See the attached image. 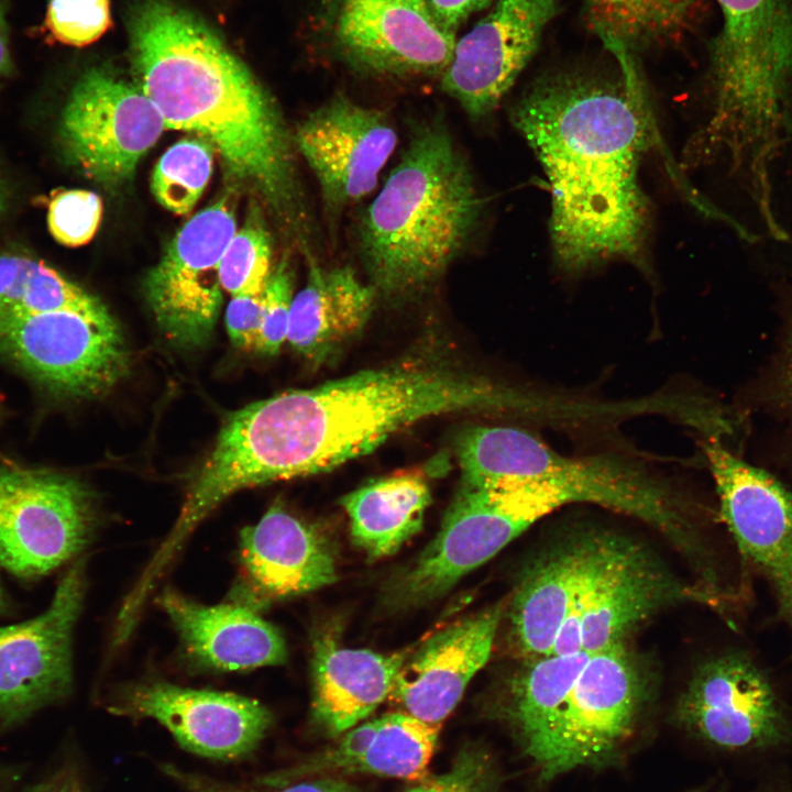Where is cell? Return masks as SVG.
<instances>
[{
    "label": "cell",
    "mask_w": 792,
    "mask_h": 792,
    "mask_svg": "<svg viewBox=\"0 0 792 792\" xmlns=\"http://www.w3.org/2000/svg\"><path fill=\"white\" fill-rule=\"evenodd\" d=\"M4 204H6V193H4V186H3L2 179L0 177V215L2 213V211L4 209Z\"/></svg>",
    "instance_id": "46"
},
{
    "label": "cell",
    "mask_w": 792,
    "mask_h": 792,
    "mask_svg": "<svg viewBox=\"0 0 792 792\" xmlns=\"http://www.w3.org/2000/svg\"><path fill=\"white\" fill-rule=\"evenodd\" d=\"M101 216L102 201L95 193L84 189L63 190L48 204L47 226L59 244L76 248L87 244L94 238Z\"/></svg>",
    "instance_id": "36"
},
{
    "label": "cell",
    "mask_w": 792,
    "mask_h": 792,
    "mask_svg": "<svg viewBox=\"0 0 792 792\" xmlns=\"http://www.w3.org/2000/svg\"><path fill=\"white\" fill-rule=\"evenodd\" d=\"M496 773L482 748H463L451 768L405 792H495Z\"/></svg>",
    "instance_id": "38"
},
{
    "label": "cell",
    "mask_w": 792,
    "mask_h": 792,
    "mask_svg": "<svg viewBox=\"0 0 792 792\" xmlns=\"http://www.w3.org/2000/svg\"><path fill=\"white\" fill-rule=\"evenodd\" d=\"M0 356L55 395L92 398L122 380L129 350L109 311H52L0 326Z\"/></svg>",
    "instance_id": "11"
},
{
    "label": "cell",
    "mask_w": 792,
    "mask_h": 792,
    "mask_svg": "<svg viewBox=\"0 0 792 792\" xmlns=\"http://www.w3.org/2000/svg\"><path fill=\"white\" fill-rule=\"evenodd\" d=\"M293 286V272L285 257L271 272L265 286L262 326L255 352L275 355L287 341Z\"/></svg>",
    "instance_id": "37"
},
{
    "label": "cell",
    "mask_w": 792,
    "mask_h": 792,
    "mask_svg": "<svg viewBox=\"0 0 792 792\" xmlns=\"http://www.w3.org/2000/svg\"><path fill=\"white\" fill-rule=\"evenodd\" d=\"M678 716L703 740L732 750L776 747L792 732L773 670L745 645L726 647L696 666Z\"/></svg>",
    "instance_id": "10"
},
{
    "label": "cell",
    "mask_w": 792,
    "mask_h": 792,
    "mask_svg": "<svg viewBox=\"0 0 792 792\" xmlns=\"http://www.w3.org/2000/svg\"><path fill=\"white\" fill-rule=\"evenodd\" d=\"M377 294L350 266L308 257L305 286L292 301L287 341L309 362H327L366 324Z\"/></svg>",
    "instance_id": "26"
},
{
    "label": "cell",
    "mask_w": 792,
    "mask_h": 792,
    "mask_svg": "<svg viewBox=\"0 0 792 792\" xmlns=\"http://www.w3.org/2000/svg\"><path fill=\"white\" fill-rule=\"evenodd\" d=\"M686 154H688L693 161H695L696 163H703V164H704V163H707V162H712V161H713V158H707V157H704V156H702L701 154H698V153L692 147L691 143H690V145H689V147H688ZM769 162H770V161H769ZM769 162L763 163V164H746V165H747L748 172H751V173H760V172H765V170H766L767 164H768ZM733 166H734L735 168H737V169H740V168L745 167V164H738V165L733 164Z\"/></svg>",
    "instance_id": "44"
},
{
    "label": "cell",
    "mask_w": 792,
    "mask_h": 792,
    "mask_svg": "<svg viewBox=\"0 0 792 792\" xmlns=\"http://www.w3.org/2000/svg\"><path fill=\"white\" fill-rule=\"evenodd\" d=\"M702 438L718 498V519L745 571L766 582L777 617L792 634V491L729 449L724 439Z\"/></svg>",
    "instance_id": "9"
},
{
    "label": "cell",
    "mask_w": 792,
    "mask_h": 792,
    "mask_svg": "<svg viewBox=\"0 0 792 792\" xmlns=\"http://www.w3.org/2000/svg\"><path fill=\"white\" fill-rule=\"evenodd\" d=\"M112 24L109 0H50L37 35L48 44L85 47Z\"/></svg>",
    "instance_id": "35"
},
{
    "label": "cell",
    "mask_w": 792,
    "mask_h": 792,
    "mask_svg": "<svg viewBox=\"0 0 792 792\" xmlns=\"http://www.w3.org/2000/svg\"><path fill=\"white\" fill-rule=\"evenodd\" d=\"M26 792H85L77 776L70 770H59Z\"/></svg>",
    "instance_id": "43"
},
{
    "label": "cell",
    "mask_w": 792,
    "mask_h": 792,
    "mask_svg": "<svg viewBox=\"0 0 792 792\" xmlns=\"http://www.w3.org/2000/svg\"><path fill=\"white\" fill-rule=\"evenodd\" d=\"M404 661L399 653L343 648L319 637L312 657L317 723L332 736L353 728L391 695Z\"/></svg>",
    "instance_id": "27"
},
{
    "label": "cell",
    "mask_w": 792,
    "mask_h": 792,
    "mask_svg": "<svg viewBox=\"0 0 792 792\" xmlns=\"http://www.w3.org/2000/svg\"><path fill=\"white\" fill-rule=\"evenodd\" d=\"M495 0H426L432 19L447 33L455 35L457 30L472 14L493 4Z\"/></svg>",
    "instance_id": "41"
},
{
    "label": "cell",
    "mask_w": 792,
    "mask_h": 792,
    "mask_svg": "<svg viewBox=\"0 0 792 792\" xmlns=\"http://www.w3.org/2000/svg\"><path fill=\"white\" fill-rule=\"evenodd\" d=\"M562 0H495L457 41L441 89L472 119L492 113L539 48Z\"/></svg>",
    "instance_id": "19"
},
{
    "label": "cell",
    "mask_w": 792,
    "mask_h": 792,
    "mask_svg": "<svg viewBox=\"0 0 792 792\" xmlns=\"http://www.w3.org/2000/svg\"><path fill=\"white\" fill-rule=\"evenodd\" d=\"M271 274V240L258 210L235 231L219 264L222 289L231 297L265 289Z\"/></svg>",
    "instance_id": "34"
},
{
    "label": "cell",
    "mask_w": 792,
    "mask_h": 792,
    "mask_svg": "<svg viewBox=\"0 0 792 792\" xmlns=\"http://www.w3.org/2000/svg\"><path fill=\"white\" fill-rule=\"evenodd\" d=\"M86 590L84 560L61 579L48 607L0 626V726H15L73 688L72 636Z\"/></svg>",
    "instance_id": "17"
},
{
    "label": "cell",
    "mask_w": 792,
    "mask_h": 792,
    "mask_svg": "<svg viewBox=\"0 0 792 792\" xmlns=\"http://www.w3.org/2000/svg\"><path fill=\"white\" fill-rule=\"evenodd\" d=\"M616 56L624 79L549 76L510 113L548 177L554 258L570 273L615 258L636 261L646 240L648 208L637 170L647 124L628 72L630 55Z\"/></svg>",
    "instance_id": "2"
},
{
    "label": "cell",
    "mask_w": 792,
    "mask_h": 792,
    "mask_svg": "<svg viewBox=\"0 0 792 792\" xmlns=\"http://www.w3.org/2000/svg\"><path fill=\"white\" fill-rule=\"evenodd\" d=\"M591 653H551L526 661L510 682L506 715L520 744L560 707Z\"/></svg>",
    "instance_id": "32"
},
{
    "label": "cell",
    "mask_w": 792,
    "mask_h": 792,
    "mask_svg": "<svg viewBox=\"0 0 792 792\" xmlns=\"http://www.w3.org/2000/svg\"><path fill=\"white\" fill-rule=\"evenodd\" d=\"M96 524L91 494L75 477L0 465V563L34 579L73 559Z\"/></svg>",
    "instance_id": "12"
},
{
    "label": "cell",
    "mask_w": 792,
    "mask_h": 792,
    "mask_svg": "<svg viewBox=\"0 0 792 792\" xmlns=\"http://www.w3.org/2000/svg\"><path fill=\"white\" fill-rule=\"evenodd\" d=\"M440 725L422 722L406 712H394L345 732L332 748L275 774L282 784L323 772L371 773L408 780L425 779L435 752Z\"/></svg>",
    "instance_id": "25"
},
{
    "label": "cell",
    "mask_w": 792,
    "mask_h": 792,
    "mask_svg": "<svg viewBox=\"0 0 792 792\" xmlns=\"http://www.w3.org/2000/svg\"><path fill=\"white\" fill-rule=\"evenodd\" d=\"M166 773L179 781L189 792H235L205 779L180 772L170 767ZM279 792H359L353 785L339 779L323 778L289 785Z\"/></svg>",
    "instance_id": "40"
},
{
    "label": "cell",
    "mask_w": 792,
    "mask_h": 792,
    "mask_svg": "<svg viewBox=\"0 0 792 792\" xmlns=\"http://www.w3.org/2000/svg\"><path fill=\"white\" fill-rule=\"evenodd\" d=\"M710 50L713 107L691 140L702 156L763 164L792 124V0H716Z\"/></svg>",
    "instance_id": "6"
},
{
    "label": "cell",
    "mask_w": 792,
    "mask_h": 792,
    "mask_svg": "<svg viewBox=\"0 0 792 792\" xmlns=\"http://www.w3.org/2000/svg\"><path fill=\"white\" fill-rule=\"evenodd\" d=\"M554 510L552 498L534 483L462 477L439 532L398 578L392 600L415 606L443 595Z\"/></svg>",
    "instance_id": "7"
},
{
    "label": "cell",
    "mask_w": 792,
    "mask_h": 792,
    "mask_svg": "<svg viewBox=\"0 0 792 792\" xmlns=\"http://www.w3.org/2000/svg\"><path fill=\"white\" fill-rule=\"evenodd\" d=\"M695 601L735 607L701 585H686L641 544L625 538L616 556L561 626L551 653H594L625 638L661 608Z\"/></svg>",
    "instance_id": "15"
},
{
    "label": "cell",
    "mask_w": 792,
    "mask_h": 792,
    "mask_svg": "<svg viewBox=\"0 0 792 792\" xmlns=\"http://www.w3.org/2000/svg\"><path fill=\"white\" fill-rule=\"evenodd\" d=\"M213 153V147L199 138L170 146L152 174L151 190L157 202L173 213H188L210 179Z\"/></svg>",
    "instance_id": "33"
},
{
    "label": "cell",
    "mask_w": 792,
    "mask_h": 792,
    "mask_svg": "<svg viewBox=\"0 0 792 792\" xmlns=\"http://www.w3.org/2000/svg\"><path fill=\"white\" fill-rule=\"evenodd\" d=\"M592 30L610 52L676 44L691 30L702 0H583Z\"/></svg>",
    "instance_id": "30"
},
{
    "label": "cell",
    "mask_w": 792,
    "mask_h": 792,
    "mask_svg": "<svg viewBox=\"0 0 792 792\" xmlns=\"http://www.w3.org/2000/svg\"><path fill=\"white\" fill-rule=\"evenodd\" d=\"M237 231L230 198L195 215L145 279V294L163 332L183 346L210 337L222 304L219 264Z\"/></svg>",
    "instance_id": "16"
},
{
    "label": "cell",
    "mask_w": 792,
    "mask_h": 792,
    "mask_svg": "<svg viewBox=\"0 0 792 792\" xmlns=\"http://www.w3.org/2000/svg\"><path fill=\"white\" fill-rule=\"evenodd\" d=\"M133 67L166 130L208 142L228 174L290 224L302 222L293 135L274 99L201 20L172 0H135Z\"/></svg>",
    "instance_id": "3"
},
{
    "label": "cell",
    "mask_w": 792,
    "mask_h": 792,
    "mask_svg": "<svg viewBox=\"0 0 792 792\" xmlns=\"http://www.w3.org/2000/svg\"><path fill=\"white\" fill-rule=\"evenodd\" d=\"M164 130L158 110L140 88L95 67L72 87L57 135L72 166L97 183L114 186L132 176Z\"/></svg>",
    "instance_id": "14"
},
{
    "label": "cell",
    "mask_w": 792,
    "mask_h": 792,
    "mask_svg": "<svg viewBox=\"0 0 792 792\" xmlns=\"http://www.w3.org/2000/svg\"><path fill=\"white\" fill-rule=\"evenodd\" d=\"M502 613L497 605L431 636L404 661L391 696L411 716L440 725L487 662Z\"/></svg>",
    "instance_id": "23"
},
{
    "label": "cell",
    "mask_w": 792,
    "mask_h": 792,
    "mask_svg": "<svg viewBox=\"0 0 792 792\" xmlns=\"http://www.w3.org/2000/svg\"><path fill=\"white\" fill-rule=\"evenodd\" d=\"M779 326L774 349L765 366L741 388L733 406L749 431L754 419H762L776 431V460L792 465V283H773Z\"/></svg>",
    "instance_id": "29"
},
{
    "label": "cell",
    "mask_w": 792,
    "mask_h": 792,
    "mask_svg": "<svg viewBox=\"0 0 792 792\" xmlns=\"http://www.w3.org/2000/svg\"><path fill=\"white\" fill-rule=\"evenodd\" d=\"M240 581L234 602L254 610L336 581L334 557L314 526L273 505L240 536Z\"/></svg>",
    "instance_id": "22"
},
{
    "label": "cell",
    "mask_w": 792,
    "mask_h": 792,
    "mask_svg": "<svg viewBox=\"0 0 792 792\" xmlns=\"http://www.w3.org/2000/svg\"><path fill=\"white\" fill-rule=\"evenodd\" d=\"M1 566V563H0ZM8 609V601L3 591V587L1 585V579H0V615L6 613Z\"/></svg>",
    "instance_id": "45"
},
{
    "label": "cell",
    "mask_w": 792,
    "mask_h": 792,
    "mask_svg": "<svg viewBox=\"0 0 792 792\" xmlns=\"http://www.w3.org/2000/svg\"><path fill=\"white\" fill-rule=\"evenodd\" d=\"M430 501L424 473L411 470L375 480L343 496L341 504L354 544L377 559L396 552L421 529Z\"/></svg>",
    "instance_id": "28"
},
{
    "label": "cell",
    "mask_w": 792,
    "mask_h": 792,
    "mask_svg": "<svg viewBox=\"0 0 792 792\" xmlns=\"http://www.w3.org/2000/svg\"><path fill=\"white\" fill-rule=\"evenodd\" d=\"M164 725L186 749L217 759H237L260 744L271 712L255 700L209 690L147 681L125 688L111 708Z\"/></svg>",
    "instance_id": "21"
},
{
    "label": "cell",
    "mask_w": 792,
    "mask_h": 792,
    "mask_svg": "<svg viewBox=\"0 0 792 792\" xmlns=\"http://www.w3.org/2000/svg\"><path fill=\"white\" fill-rule=\"evenodd\" d=\"M158 603L201 666L246 670L280 664L287 658L279 631L248 606L235 602L207 606L174 591H165Z\"/></svg>",
    "instance_id": "24"
},
{
    "label": "cell",
    "mask_w": 792,
    "mask_h": 792,
    "mask_svg": "<svg viewBox=\"0 0 792 792\" xmlns=\"http://www.w3.org/2000/svg\"><path fill=\"white\" fill-rule=\"evenodd\" d=\"M320 26L337 61L380 77H440L457 43L426 0H321Z\"/></svg>",
    "instance_id": "13"
},
{
    "label": "cell",
    "mask_w": 792,
    "mask_h": 792,
    "mask_svg": "<svg viewBox=\"0 0 792 792\" xmlns=\"http://www.w3.org/2000/svg\"><path fill=\"white\" fill-rule=\"evenodd\" d=\"M483 209L447 124H419L356 222L359 256L377 297L406 299L430 288L465 250Z\"/></svg>",
    "instance_id": "4"
},
{
    "label": "cell",
    "mask_w": 792,
    "mask_h": 792,
    "mask_svg": "<svg viewBox=\"0 0 792 792\" xmlns=\"http://www.w3.org/2000/svg\"><path fill=\"white\" fill-rule=\"evenodd\" d=\"M646 686L625 642L591 653L560 707L520 744L539 777L607 763L630 736Z\"/></svg>",
    "instance_id": "8"
},
{
    "label": "cell",
    "mask_w": 792,
    "mask_h": 792,
    "mask_svg": "<svg viewBox=\"0 0 792 792\" xmlns=\"http://www.w3.org/2000/svg\"><path fill=\"white\" fill-rule=\"evenodd\" d=\"M332 218L364 198L398 143L388 116L340 92L308 113L293 133Z\"/></svg>",
    "instance_id": "18"
},
{
    "label": "cell",
    "mask_w": 792,
    "mask_h": 792,
    "mask_svg": "<svg viewBox=\"0 0 792 792\" xmlns=\"http://www.w3.org/2000/svg\"><path fill=\"white\" fill-rule=\"evenodd\" d=\"M12 0H0V77H10L15 67L10 50L8 12Z\"/></svg>",
    "instance_id": "42"
},
{
    "label": "cell",
    "mask_w": 792,
    "mask_h": 792,
    "mask_svg": "<svg viewBox=\"0 0 792 792\" xmlns=\"http://www.w3.org/2000/svg\"><path fill=\"white\" fill-rule=\"evenodd\" d=\"M1 792V791H0Z\"/></svg>",
    "instance_id": "47"
},
{
    "label": "cell",
    "mask_w": 792,
    "mask_h": 792,
    "mask_svg": "<svg viewBox=\"0 0 792 792\" xmlns=\"http://www.w3.org/2000/svg\"><path fill=\"white\" fill-rule=\"evenodd\" d=\"M462 477L535 481L656 528L695 560L712 559L700 534L702 510L642 460L615 452L566 455L535 432L513 426H474L457 441Z\"/></svg>",
    "instance_id": "5"
},
{
    "label": "cell",
    "mask_w": 792,
    "mask_h": 792,
    "mask_svg": "<svg viewBox=\"0 0 792 792\" xmlns=\"http://www.w3.org/2000/svg\"><path fill=\"white\" fill-rule=\"evenodd\" d=\"M625 536L581 529L557 541L528 564L513 596L509 634L526 660L550 653L573 607L594 586Z\"/></svg>",
    "instance_id": "20"
},
{
    "label": "cell",
    "mask_w": 792,
    "mask_h": 792,
    "mask_svg": "<svg viewBox=\"0 0 792 792\" xmlns=\"http://www.w3.org/2000/svg\"><path fill=\"white\" fill-rule=\"evenodd\" d=\"M264 290L254 295L234 296L227 307L226 327L229 337L242 350L255 351L262 326Z\"/></svg>",
    "instance_id": "39"
},
{
    "label": "cell",
    "mask_w": 792,
    "mask_h": 792,
    "mask_svg": "<svg viewBox=\"0 0 792 792\" xmlns=\"http://www.w3.org/2000/svg\"><path fill=\"white\" fill-rule=\"evenodd\" d=\"M70 310L108 311L94 295L35 257L0 255V326L33 315Z\"/></svg>",
    "instance_id": "31"
},
{
    "label": "cell",
    "mask_w": 792,
    "mask_h": 792,
    "mask_svg": "<svg viewBox=\"0 0 792 792\" xmlns=\"http://www.w3.org/2000/svg\"><path fill=\"white\" fill-rule=\"evenodd\" d=\"M527 387L418 354L252 403L228 417L186 493L206 517L243 488L327 472L413 424L457 413L525 416Z\"/></svg>",
    "instance_id": "1"
}]
</instances>
